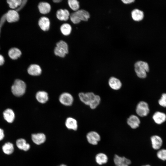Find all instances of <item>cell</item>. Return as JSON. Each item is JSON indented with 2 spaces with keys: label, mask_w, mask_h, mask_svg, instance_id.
<instances>
[{
  "label": "cell",
  "mask_w": 166,
  "mask_h": 166,
  "mask_svg": "<svg viewBox=\"0 0 166 166\" xmlns=\"http://www.w3.org/2000/svg\"><path fill=\"white\" fill-rule=\"evenodd\" d=\"M78 97L82 103L93 109L98 106L101 101L100 97L92 92H81L79 93Z\"/></svg>",
  "instance_id": "cell-1"
},
{
  "label": "cell",
  "mask_w": 166,
  "mask_h": 166,
  "mask_svg": "<svg viewBox=\"0 0 166 166\" xmlns=\"http://www.w3.org/2000/svg\"><path fill=\"white\" fill-rule=\"evenodd\" d=\"M134 70L137 76L143 79L147 76V73L149 71L148 64L146 62L140 61L136 62L134 65Z\"/></svg>",
  "instance_id": "cell-2"
},
{
  "label": "cell",
  "mask_w": 166,
  "mask_h": 166,
  "mask_svg": "<svg viewBox=\"0 0 166 166\" xmlns=\"http://www.w3.org/2000/svg\"><path fill=\"white\" fill-rule=\"evenodd\" d=\"M26 90V83L20 79H16L11 87V91L12 94L17 97L23 96L25 93Z\"/></svg>",
  "instance_id": "cell-3"
},
{
  "label": "cell",
  "mask_w": 166,
  "mask_h": 166,
  "mask_svg": "<svg viewBox=\"0 0 166 166\" xmlns=\"http://www.w3.org/2000/svg\"><path fill=\"white\" fill-rule=\"evenodd\" d=\"M136 112L137 115L140 117L147 116L150 112L148 104L143 101L139 102L136 105Z\"/></svg>",
  "instance_id": "cell-4"
},
{
  "label": "cell",
  "mask_w": 166,
  "mask_h": 166,
  "mask_svg": "<svg viewBox=\"0 0 166 166\" xmlns=\"http://www.w3.org/2000/svg\"><path fill=\"white\" fill-rule=\"evenodd\" d=\"M59 100L60 103L65 106H69L73 103L74 99L73 96L68 92H64L59 96Z\"/></svg>",
  "instance_id": "cell-5"
},
{
  "label": "cell",
  "mask_w": 166,
  "mask_h": 166,
  "mask_svg": "<svg viewBox=\"0 0 166 166\" xmlns=\"http://www.w3.org/2000/svg\"><path fill=\"white\" fill-rule=\"evenodd\" d=\"M86 139L88 143L93 145H97L100 141V134L95 131L89 132L86 135Z\"/></svg>",
  "instance_id": "cell-6"
},
{
  "label": "cell",
  "mask_w": 166,
  "mask_h": 166,
  "mask_svg": "<svg viewBox=\"0 0 166 166\" xmlns=\"http://www.w3.org/2000/svg\"><path fill=\"white\" fill-rule=\"evenodd\" d=\"M6 20L9 23L17 22L20 18L19 14L15 10H8L5 14Z\"/></svg>",
  "instance_id": "cell-7"
},
{
  "label": "cell",
  "mask_w": 166,
  "mask_h": 166,
  "mask_svg": "<svg viewBox=\"0 0 166 166\" xmlns=\"http://www.w3.org/2000/svg\"><path fill=\"white\" fill-rule=\"evenodd\" d=\"M127 123L132 128L135 129L139 126L140 121L137 116L134 115H132L128 118Z\"/></svg>",
  "instance_id": "cell-8"
},
{
  "label": "cell",
  "mask_w": 166,
  "mask_h": 166,
  "mask_svg": "<svg viewBox=\"0 0 166 166\" xmlns=\"http://www.w3.org/2000/svg\"><path fill=\"white\" fill-rule=\"evenodd\" d=\"M28 73L30 75L37 76L40 75L42 73L41 67L36 64H32L28 67L27 70Z\"/></svg>",
  "instance_id": "cell-9"
},
{
  "label": "cell",
  "mask_w": 166,
  "mask_h": 166,
  "mask_svg": "<svg viewBox=\"0 0 166 166\" xmlns=\"http://www.w3.org/2000/svg\"><path fill=\"white\" fill-rule=\"evenodd\" d=\"M31 138L33 142L37 145H40L43 143L46 139L45 135L42 133L33 134Z\"/></svg>",
  "instance_id": "cell-10"
},
{
  "label": "cell",
  "mask_w": 166,
  "mask_h": 166,
  "mask_svg": "<svg viewBox=\"0 0 166 166\" xmlns=\"http://www.w3.org/2000/svg\"><path fill=\"white\" fill-rule=\"evenodd\" d=\"M3 115L4 120L8 123H13L15 119V113L13 110L10 108L5 109L3 112Z\"/></svg>",
  "instance_id": "cell-11"
},
{
  "label": "cell",
  "mask_w": 166,
  "mask_h": 166,
  "mask_svg": "<svg viewBox=\"0 0 166 166\" xmlns=\"http://www.w3.org/2000/svg\"><path fill=\"white\" fill-rule=\"evenodd\" d=\"M152 146L154 150H158L161 147L163 144L162 138L159 136L155 135L150 138Z\"/></svg>",
  "instance_id": "cell-12"
},
{
  "label": "cell",
  "mask_w": 166,
  "mask_h": 166,
  "mask_svg": "<svg viewBox=\"0 0 166 166\" xmlns=\"http://www.w3.org/2000/svg\"><path fill=\"white\" fill-rule=\"evenodd\" d=\"M38 25L42 30L44 31H47L49 29L50 20L49 18L46 17H42L39 19Z\"/></svg>",
  "instance_id": "cell-13"
},
{
  "label": "cell",
  "mask_w": 166,
  "mask_h": 166,
  "mask_svg": "<svg viewBox=\"0 0 166 166\" xmlns=\"http://www.w3.org/2000/svg\"><path fill=\"white\" fill-rule=\"evenodd\" d=\"M152 119L156 124H160L166 121V115L163 112L157 111L153 115Z\"/></svg>",
  "instance_id": "cell-14"
},
{
  "label": "cell",
  "mask_w": 166,
  "mask_h": 166,
  "mask_svg": "<svg viewBox=\"0 0 166 166\" xmlns=\"http://www.w3.org/2000/svg\"><path fill=\"white\" fill-rule=\"evenodd\" d=\"M108 84L110 87L114 90H119L122 86V83L121 81L114 77H112L109 78Z\"/></svg>",
  "instance_id": "cell-15"
},
{
  "label": "cell",
  "mask_w": 166,
  "mask_h": 166,
  "mask_svg": "<svg viewBox=\"0 0 166 166\" xmlns=\"http://www.w3.org/2000/svg\"><path fill=\"white\" fill-rule=\"evenodd\" d=\"M35 98L37 101L41 104L46 103L49 99L48 93L44 91H39L37 92Z\"/></svg>",
  "instance_id": "cell-16"
},
{
  "label": "cell",
  "mask_w": 166,
  "mask_h": 166,
  "mask_svg": "<svg viewBox=\"0 0 166 166\" xmlns=\"http://www.w3.org/2000/svg\"><path fill=\"white\" fill-rule=\"evenodd\" d=\"M56 15L58 20L65 21L69 19L70 14L67 10L60 9L57 11Z\"/></svg>",
  "instance_id": "cell-17"
},
{
  "label": "cell",
  "mask_w": 166,
  "mask_h": 166,
  "mask_svg": "<svg viewBox=\"0 0 166 166\" xmlns=\"http://www.w3.org/2000/svg\"><path fill=\"white\" fill-rule=\"evenodd\" d=\"M74 13L77 18L81 21H87L90 17L89 13L84 10H79Z\"/></svg>",
  "instance_id": "cell-18"
},
{
  "label": "cell",
  "mask_w": 166,
  "mask_h": 166,
  "mask_svg": "<svg viewBox=\"0 0 166 166\" xmlns=\"http://www.w3.org/2000/svg\"><path fill=\"white\" fill-rule=\"evenodd\" d=\"M16 144L19 149L24 151H28L30 148V144L27 143L26 140L23 138L17 139L16 142Z\"/></svg>",
  "instance_id": "cell-19"
},
{
  "label": "cell",
  "mask_w": 166,
  "mask_h": 166,
  "mask_svg": "<svg viewBox=\"0 0 166 166\" xmlns=\"http://www.w3.org/2000/svg\"><path fill=\"white\" fill-rule=\"evenodd\" d=\"M65 124L66 127L69 129L75 131L77 129V120L73 118H67L65 120Z\"/></svg>",
  "instance_id": "cell-20"
},
{
  "label": "cell",
  "mask_w": 166,
  "mask_h": 166,
  "mask_svg": "<svg viewBox=\"0 0 166 166\" xmlns=\"http://www.w3.org/2000/svg\"><path fill=\"white\" fill-rule=\"evenodd\" d=\"M113 161L114 164L118 165L122 164H125L129 165L131 163V160L124 156H121L116 154L113 158Z\"/></svg>",
  "instance_id": "cell-21"
},
{
  "label": "cell",
  "mask_w": 166,
  "mask_h": 166,
  "mask_svg": "<svg viewBox=\"0 0 166 166\" xmlns=\"http://www.w3.org/2000/svg\"><path fill=\"white\" fill-rule=\"evenodd\" d=\"M38 8L40 13L45 14L50 12L51 6L50 4L47 2H41L38 4Z\"/></svg>",
  "instance_id": "cell-22"
},
{
  "label": "cell",
  "mask_w": 166,
  "mask_h": 166,
  "mask_svg": "<svg viewBox=\"0 0 166 166\" xmlns=\"http://www.w3.org/2000/svg\"><path fill=\"white\" fill-rule=\"evenodd\" d=\"M20 50L17 48L13 47L10 48L8 51V55L12 59L15 60L19 58L22 55Z\"/></svg>",
  "instance_id": "cell-23"
},
{
  "label": "cell",
  "mask_w": 166,
  "mask_h": 166,
  "mask_svg": "<svg viewBox=\"0 0 166 166\" xmlns=\"http://www.w3.org/2000/svg\"><path fill=\"white\" fill-rule=\"evenodd\" d=\"M95 160L96 163L99 165L106 164L108 161V158L104 153L100 152L96 155Z\"/></svg>",
  "instance_id": "cell-24"
},
{
  "label": "cell",
  "mask_w": 166,
  "mask_h": 166,
  "mask_svg": "<svg viewBox=\"0 0 166 166\" xmlns=\"http://www.w3.org/2000/svg\"><path fill=\"white\" fill-rule=\"evenodd\" d=\"M131 16L133 19L136 21L142 20L144 17L143 12L138 9H135L131 12Z\"/></svg>",
  "instance_id": "cell-25"
},
{
  "label": "cell",
  "mask_w": 166,
  "mask_h": 166,
  "mask_svg": "<svg viewBox=\"0 0 166 166\" xmlns=\"http://www.w3.org/2000/svg\"><path fill=\"white\" fill-rule=\"evenodd\" d=\"M3 152L7 155H10L13 153L14 151V144L10 142L5 143L2 147Z\"/></svg>",
  "instance_id": "cell-26"
},
{
  "label": "cell",
  "mask_w": 166,
  "mask_h": 166,
  "mask_svg": "<svg viewBox=\"0 0 166 166\" xmlns=\"http://www.w3.org/2000/svg\"><path fill=\"white\" fill-rule=\"evenodd\" d=\"M72 27L69 24L65 23L62 24L60 28V31L62 34L65 36L69 35L72 31Z\"/></svg>",
  "instance_id": "cell-27"
},
{
  "label": "cell",
  "mask_w": 166,
  "mask_h": 166,
  "mask_svg": "<svg viewBox=\"0 0 166 166\" xmlns=\"http://www.w3.org/2000/svg\"><path fill=\"white\" fill-rule=\"evenodd\" d=\"M9 7L14 10L17 9L21 4L22 0H8L6 1Z\"/></svg>",
  "instance_id": "cell-28"
},
{
  "label": "cell",
  "mask_w": 166,
  "mask_h": 166,
  "mask_svg": "<svg viewBox=\"0 0 166 166\" xmlns=\"http://www.w3.org/2000/svg\"><path fill=\"white\" fill-rule=\"evenodd\" d=\"M68 3L70 8L75 12L79 10V3L77 0H69L68 1Z\"/></svg>",
  "instance_id": "cell-29"
},
{
  "label": "cell",
  "mask_w": 166,
  "mask_h": 166,
  "mask_svg": "<svg viewBox=\"0 0 166 166\" xmlns=\"http://www.w3.org/2000/svg\"><path fill=\"white\" fill-rule=\"evenodd\" d=\"M56 46L63 50L66 54L69 53V47L67 44L65 42L61 40L56 43Z\"/></svg>",
  "instance_id": "cell-30"
},
{
  "label": "cell",
  "mask_w": 166,
  "mask_h": 166,
  "mask_svg": "<svg viewBox=\"0 0 166 166\" xmlns=\"http://www.w3.org/2000/svg\"><path fill=\"white\" fill-rule=\"evenodd\" d=\"M157 156L160 159L162 160H166V149H160L157 153Z\"/></svg>",
  "instance_id": "cell-31"
},
{
  "label": "cell",
  "mask_w": 166,
  "mask_h": 166,
  "mask_svg": "<svg viewBox=\"0 0 166 166\" xmlns=\"http://www.w3.org/2000/svg\"><path fill=\"white\" fill-rule=\"evenodd\" d=\"M54 53L57 56L61 57H64L66 54L63 50L56 46L54 49Z\"/></svg>",
  "instance_id": "cell-32"
},
{
  "label": "cell",
  "mask_w": 166,
  "mask_h": 166,
  "mask_svg": "<svg viewBox=\"0 0 166 166\" xmlns=\"http://www.w3.org/2000/svg\"><path fill=\"white\" fill-rule=\"evenodd\" d=\"M159 104L162 107H166V93H163L158 101Z\"/></svg>",
  "instance_id": "cell-33"
},
{
  "label": "cell",
  "mask_w": 166,
  "mask_h": 166,
  "mask_svg": "<svg viewBox=\"0 0 166 166\" xmlns=\"http://www.w3.org/2000/svg\"><path fill=\"white\" fill-rule=\"evenodd\" d=\"M69 18L71 21L74 24H78L81 21L77 18L74 12L70 14Z\"/></svg>",
  "instance_id": "cell-34"
},
{
  "label": "cell",
  "mask_w": 166,
  "mask_h": 166,
  "mask_svg": "<svg viewBox=\"0 0 166 166\" xmlns=\"http://www.w3.org/2000/svg\"><path fill=\"white\" fill-rule=\"evenodd\" d=\"M27 1L26 0H22V3L21 5L15 10L18 12L21 10L26 5Z\"/></svg>",
  "instance_id": "cell-35"
},
{
  "label": "cell",
  "mask_w": 166,
  "mask_h": 166,
  "mask_svg": "<svg viewBox=\"0 0 166 166\" xmlns=\"http://www.w3.org/2000/svg\"><path fill=\"white\" fill-rule=\"evenodd\" d=\"M6 20V15L5 14L3 15L2 16V17L0 21V34L1 33V30L2 27V25H3L5 21Z\"/></svg>",
  "instance_id": "cell-36"
},
{
  "label": "cell",
  "mask_w": 166,
  "mask_h": 166,
  "mask_svg": "<svg viewBox=\"0 0 166 166\" xmlns=\"http://www.w3.org/2000/svg\"><path fill=\"white\" fill-rule=\"evenodd\" d=\"M5 134L4 130L0 128V141L2 140L4 138Z\"/></svg>",
  "instance_id": "cell-37"
},
{
  "label": "cell",
  "mask_w": 166,
  "mask_h": 166,
  "mask_svg": "<svg viewBox=\"0 0 166 166\" xmlns=\"http://www.w3.org/2000/svg\"><path fill=\"white\" fill-rule=\"evenodd\" d=\"M5 59L3 56L0 54V66L3 65L5 62Z\"/></svg>",
  "instance_id": "cell-38"
},
{
  "label": "cell",
  "mask_w": 166,
  "mask_h": 166,
  "mask_svg": "<svg viewBox=\"0 0 166 166\" xmlns=\"http://www.w3.org/2000/svg\"><path fill=\"white\" fill-rule=\"evenodd\" d=\"M121 1L124 4H128L132 3L135 1L134 0H122Z\"/></svg>",
  "instance_id": "cell-39"
},
{
  "label": "cell",
  "mask_w": 166,
  "mask_h": 166,
  "mask_svg": "<svg viewBox=\"0 0 166 166\" xmlns=\"http://www.w3.org/2000/svg\"><path fill=\"white\" fill-rule=\"evenodd\" d=\"M62 0H53V2L55 3H58L61 2Z\"/></svg>",
  "instance_id": "cell-40"
},
{
  "label": "cell",
  "mask_w": 166,
  "mask_h": 166,
  "mask_svg": "<svg viewBox=\"0 0 166 166\" xmlns=\"http://www.w3.org/2000/svg\"><path fill=\"white\" fill-rule=\"evenodd\" d=\"M116 166H129V165H128L126 164H120L118 165H116Z\"/></svg>",
  "instance_id": "cell-41"
},
{
  "label": "cell",
  "mask_w": 166,
  "mask_h": 166,
  "mask_svg": "<svg viewBox=\"0 0 166 166\" xmlns=\"http://www.w3.org/2000/svg\"><path fill=\"white\" fill-rule=\"evenodd\" d=\"M58 166H67V165H66L65 164H61Z\"/></svg>",
  "instance_id": "cell-42"
},
{
  "label": "cell",
  "mask_w": 166,
  "mask_h": 166,
  "mask_svg": "<svg viewBox=\"0 0 166 166\" xmlns=\"http://www.w3.org/2000/svg\"><path fill=\"white\" fill-rule=\"evenodd\" d=\"M142 166H151L150 165H148V164H147V165H142Z\"/></svg>",
  "instance_id": "cell-43"
}]
</instances>
